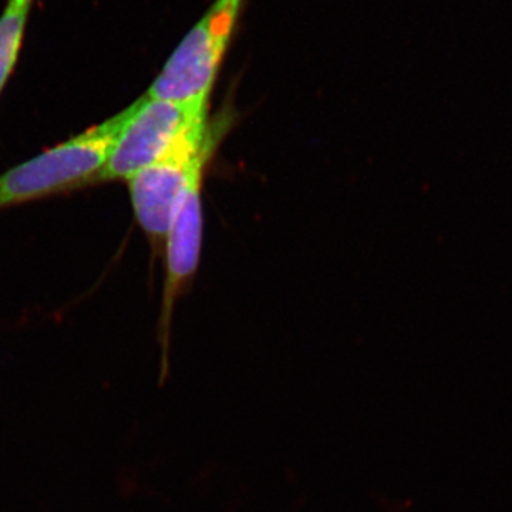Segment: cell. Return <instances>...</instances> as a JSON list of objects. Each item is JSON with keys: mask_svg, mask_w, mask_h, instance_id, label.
<instances>
[{"mask_svg": "<svg viewBox=\"0 0 512 512\" xmlns=\"http://www.w3.org/2000/svg\"><path fill=\"white\" fill-rule=\"evenodd\" d=\"M32 3V0H10L9 6L16 9H29V5Z\"/></svg>", "mask_w": 512, "mask_h": 512, "instance_id": "52a82bcc", "label": "cell"}, {"mask_svg": "<svg viewBox=\"0 0 512 512\" xmlns=\"http://www.w3.org/2000/svg\"><path fill=\"white\" fill-rule=\"evenodd\" d=\"M131 106V116L93 184L130 180L160 160L208 114V104L174 103L150 99L146 94Z\"/></svg>", "mask_w": 512, "mask_h": 512, "instance_id": "277c9868", "label": "cell"}, {"mask_svg": "<svg viewBox=\"0 0 512 512\" xmlns=\"http://www.w3.org/2000/svg\"><path fill=\"white\" fill-rule=\"evenodd\" d=\"M202 180L204 171L192 178L175 207L168 229L167 276H165L163 316H161L160 342L163 345V370L160 383L167 377L168 336L175 298L183 286L194 276L200 264L202 244Z\"/></svg>", "mask_w": 512, "mask_h": 512, "instance_id": "5b68a950", "label": "cell"}, {"mask_svg": "<svg viewBox=\"0 0 512 512\" xmlns=\"http://www.w3.org/2000/svg\"><path fill=\"white\" fill-rule=\"evenodd\" d=\"M26 18L28 10L12 8L9 5L0 18V94L18 63L25 37Z\"/></svg>", "mask_w": 512, "mask_h": 512, "instance_id": "8992f818", "label": "cell"}, {"mask_svg": "<svg viewBox=\"0 0 512 512\" xmlns=\"http://www.w3.org/2000/svg\"><path fill=\"white\" fill-rule=\"evenodd\" d=\"M221 124L202 120L191 127L160 160L127 181L136 220L153 242L165 241L177 202L192 178L210 160Z\"/></svg>", "mask_w": 512, "mask_h": 512, "instance_id": "7a4b0ae2", "label": "cell"}, {"mask_svg": "<svg viewBox=\"0 0 512 512\" xmlns=\"http://www.w3.org/2000/svg\"><path fill=\"white\" fill-rule=\"evenodd\" d=\"M244 0H215L175 49L146 93L150 99L208 104Z\"/></svg>", "mask_w": 512, "mask_h": 512, "instance_id": "3957f363", "label": "cell"}, {"mask_svg": "<svg viewBox=\"0 0 512 512\" xmlns=\"http://www.w3.org/2000/svg\"><path fill=\"white\" fill-rule=\"evenodd\" d=\"M131 111L133 106L0 174V211L92 185Z\"/></svg>", "mask_w": 512, "mask_h": 512, "instance_id": "6da1fadb", "label": "cell"}]
</instances>
